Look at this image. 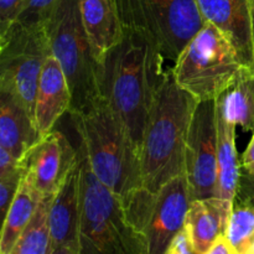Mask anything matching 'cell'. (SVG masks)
<instances>
[{"label":"cell","instance_id":"1","mask_svg":"<svg viewBox=\"0 0 254 254\" xmlns=\"http://www.w3.org/2000/svg\"><path fill=\"white\" fill-rule=\"evenodd\" d=\"M165 60L151 40L124 29L123 40L103 64V98L123 122L139 153L149 112L165 76Z\"/></svg>","mask_w":254,"mask_h":254},{"label":"cell","instance_id":"2","mask_svg":"<svg viewBox=\"0 0 254 254\" xmlns=\"http://www.w3.org/2000/svg\"><path fill=\"white\" fill-rule=\"evenodd\" d=\"M198 101L181 88L168 68L153 102L140 146L141 186L158 191L185 174L189 129Z\"/></svg>","mask_w":254,"mask_h":254},{"label":"cell","instance_id":"3","mask_svg":"<svg viewBox=\"0 0 254 254\" xmlns=\"http://www.w3.org/2000/svg\"><path fill=\"white\" fill-rule=\"evenodd\" d=\"M69 116L82 151L104 185L123 198L141 185L140 153L103 97Z\"/></svg>","mask_w":254,"mask_h":254},{"label":"cell","instance_id":"4","mask_svg":"<svg viewBox=\"0 0 254 254\" xmlns=\"http://www.w3.org/2000/svg\"><path fill=\"white\" fill-rule=\"evenodd\" d=\"M81 254H149L143 236L131 226L123 197L104 185L79 148Z\"/></svg>","mask_w":254,"mask_h":254},{"label":"cell","instance_id":"5","mask_svg":"<svg viewBox=\"0 0 254 254\" xmlns=\"http://www.w3.org/2000/svg\"><path fill=\"white\" fill-rule=\"evenodd\" d=\"M45 27L51 54L64 68L71 89L69 112L86 108L102 98L103 64L94 55L84 30L81 0H59Z\"/></svg>","mask_w":254,"mask_h":254},{"label":"cell","instance_id":"6","mask_svg":"<svg viewBox=\"0 0 254 254\" xmlns=\"http://www.w3.org/2000/svg\"><path fill=\"white\" fill-rule=\"evenodd\" d=\"M174 62L175 81L198 102L217 99L246 66L231 37L211 22H206Z\"/></svg>","mask_w":254,"mask_h":254},{"label":"cell","instance_id":"7","mask_svg":"<svg viewBox=\"0 0 254 254\" xmlns=\"http://www.w3.org/2000/svg\"><path fill=\"white\" fill-rule=\"evenodd\" d=\"M124 29L154 42L166 60L175 61L181 50L205 26L195 0H114Z\"/></svg>","mask_w":254,"mask_h":254},{"label":"cell","instance_id":"8","mask_svg":"<svg viewBox=\"0 0 254 254\" xmlns=\"http://www.w3.org/2000/svg\"><path fill=\"white\" fill-rule=\"evenodd\" d=\"M123 200L129 222L146 241L149 254H165L174 236L185 226L192 202L185 174L155 192L138 186Z\"/></svg>","mask_w":254,"mask_h":254},{"label":"cell","instance_id":"9","mask_svg":"<svg viewBox=\"0 0 254 254\" xmlns=\"http://www.w3.org/2000/svg\"><path fill=\"white\" fill-rule=\"evenodd\" d=\"M49 55L45 24L16 21L0 36V91L10 92L32 118L40 74Z\"/></svg>","mask_w":254,"mask_h":254},{"label":"cell","instance_id":"10","mask_svg":"<svg viewBox=\"0 0 254 254\" xmlns=\"http://www.w3.org/2000/svg\"><path fill=\"white\" fill-rule=\"evenodd\" d=\"M216 99L198 102L186 139L185 175L192 200L217 195Z\"/></svg>","mask_w":254,"mask_h":254},{"label":"cell","instance_id":"11","mask_svg":"<svg viewBox=\"0 0 254 254\" xmlns=\"http://www.w3.org/2000/svg\"><path fill=\"white\" fill-rule=\"evenodd\" d=\"M25 178L44 197L52 196L78 161V151L59 130H51L41 136L24 158Z\"/></svg>","mask_w":254,"mask_h":254},{"label":"cell","instance_id":"12","mask_svg":"<svg viewBox=\"0 0 254 254\" xmlns=\"http://www.w3.org/2000/svg\"><path fill=\"white\" fill-rule=\"evenodd\" d=\"M79 160L55 193L50 207L52 254H81Z\"/></svg>","mask_w":254,"mask_h":254},{"label":"cell","instance_id":"13","mask_svg":"<svg viewBox=\"0 0 254 254\" xmlns=\"http://www.w3.org/2000/svg\"><path fill=\"white\" fill-rule=\"evenodd\" d=\"M72 106V93L64 68L54 55L42 67L35 99L34 121L42 135L54 130L55 124Z\"/></svg>","mask_w":254,"mask_h":254},{"label":"cell","instance_id":"14","mask_svg":"<svg viewBox=\"0 0 254 254\" xmlns=\"http://www.w3.org/2000/svg\"><path fill=\"white\" fill-rule=\"evenodd\" d=\"M206 22L220 27L235 44L246 66L254 71L250 0H195Z\"/></svg>","mask_w":254,"mask_h":254},{"label":"cell","instance_id":"15","mask_svg":"<svg viewBox=\"0 0 254 254\" xmlns=\"http://www.w3.org/2000/svg\"><path fill=\"white\" fill-rule=\"evenodd\" d=\"M233 201L218 196L192 200L185 226L192 240L195 254H207L218 236L226 233Z\"/></svg>","mask_w":254,"mask_h":254},{"label":"cell","instance_id":"16","mask_svg":"<svg viewBox=\"0 0 254 254\" xmlns=\"http://www.w3.org/2000/svg\"><path fill=\"white\" fill-rule=\"evenodd\" d=\"M84 30L102 64L124 37V26L114 0H81Z\"/></svg>","mask_w":254,"mask_h":254},{"label":"cell","instance_id":"17","mask_svg":"<svg viewBox=\"0 0 254 254\" xmlns=\"http://www.w3.org/2000/svg\"><path fill=\"white\" fill-rule=\"evenodd\" d=\"M40 139L31 114L10 92L0 91V146L22 161Z\"/></svg>","mask_w":254,"mask_h":254},{"label":"cell","instance_id":"18","mask_svg":"<svg viewBox=\"0 0 254 254\" xmlns=\"http://www.w3.org/2000/svg\"><path fill=\"white\" fill-rule=\"evenodd\" d=\"M217 123V195L228 201H235L238 183L242 175V161L236 148V126L223 116L216 101Z\"/></svg>","mask_w":254,"mask_h":254},{"label":"cell","instance_id":"19","mask_svg":"<svg viewBox=\"0 0 254 254\" xmlns=\"http://www.w3.org/2000/svg\"><path fill=\"white\" fill-rule=\"evenodd\" d=\"M217 103L226 119L243 130H254V71L242 66L230 87L218 97Z\"/></svg>","mask_w":254,"mask_h":254},{"label":"cell","instance_id":"20","mask_svg":"<svg viewBox=\"0 0 254 254\" xmlns=\"http://www.w3.org/2000/svg\"><path fill=\"white\" fill-rule=\"evenodd\" d=\"M42 196L34 189V186L22 179L21 185L17 190L16 196L12 200L7 213L2 218L1 236H0V253L11 254L17 240L24 232L25 227L31 220L37 205Z\"/></svg>","mask_w":254,"mask_h":254},{"label":"cell","instance_id":"21","mask_svg":"<svg viewBox=\"0 0 254 254\" xmlns=\"http://www.w3.org/2000/svg\"><path fill=\"white\" fill-rule=\"evenodd\" d=\"M54 196L41 198L11 254H52L50 207Z\"/></svg>","mask_w":254,"mask_h":254},{"label":"cell","instance_id":"22","mask_svg":"<svg viewBox=\"0 0 254 254\" xmlns=\"http://www.w3.org/2000/svg\"><path fill=\"white\" fill-rule=\"evenodd\" d=\"M236 254H252L254 245V205L233 201L226 230Z\"/></svg>","mask_w":254,"mask_h":254},{"label":"cell","instance_id":"23","mask_svg":"<svg viewBox=\"0 0 254 254\" xmlns=\"http://www.w3.org/2000/svg\"><path fill=\"white\" fill-rule=\"evenodd\" d=\"M25 174H26V168L24 164L16 170L0 176V215H1V218H4L7 213V210L21 185L22 179L25 178Z\"/></svg>","mask_w":254,"mask_h":254},{"label":"cell","instance_id":"24","mask_svg":"<svg viewBox=\"0 0 254 254\" xmlns=\"http://www.w3.org/2000/svg\"><path fill=\"white\" fill-rule=\"evenodd\" d=\"M59 0H29L17 21L26 24H45Z\"/></svg>","mask_w":254,"mask_h":254},{"label":"cell","instance_id":"25","mask_svg":"<svg viewBox=\"0 0 254 254\" xmlns=\"http://www.w3.org/2000/svg\"><path fill=\"white\" fill-rule=\"evenodd\" d=\"M29 0H0V36L17 21Z\"/></svg>","mask_w":254,"mask_h":254},{"label":"cell","instance_id":"26","mask_svg":"<svg viewBox=\"0 0 254 254\" xmlns=\"http://www.w3.org/2000/svg\"><path fill=\"white\" fill-rule=\"evenodd\" d=\"M165 254H195L192 240L186 226L173 237Z\"/></svg>","mask_w":254,"mask_h":254},{"label":"cell","instance_id":"27","mask_svg":"<svg viewBox=\"0 0 254 254\" xmlns=\"http://www.w3.org/2000/svg\"><path fill=\"white\" fill-rule=\"evenodd\" d=\"M235 201L254 205V173L243 171L238 183Z\"/></svg>","mask_w":254,"mask_h":254},{"label":"cell","instance_id":"28","mask_svg":"<svg viewBox=\"0 0 254 254\" xmlns=\"http://www.w3.org/2000/svg\"><path fill=\"white\" fill-rule=\"evenodd\" d=\"M22 165L24 161H20L7 149L0 146V176L11 173Z\"/></svg>","mask_w":254,"mask_h":254},{"label":"cell","instance_id":"29","mask_svg":"<svg viewBox=\"0 0 254 254\" xmlns=\"http://www.w3.org/2000/svg\"><path fill=\"white\" fill-rule=\"evenodd\" d=\"M207 254H236V253H235V250H233L232 245H231L230 240H228L227 235L223 233V235L218 236V237L216 238V241L212 243L210 250H208Z\"/></svg>","mask_w":254,"mask_h":254},{"label":"cell","instance_id":"30","mask_svg":"<svg viewBox=\"0 0 254 254\" xmlns=\"http://www.w3.org/2000/svg\"><path fill=\"white\" fill-rule=\"evenodd\" d=\"M242 168L247 173H254V130L252 139L242 155Z\"/></svg>","mask_w":254,"mask_h":254},{"label":"cell","instance_id":"31","mask_svg":"<svg viewBox=\"0 0 254 254\" xmlns=\"http://www.w3.org/2000/svg\"><path fill=\"white\" fill-rule=\"evenodd\" d=\"M250 14H251V34H252L253 59H254V0H250Z\"/></svg>","mask_w":254,"mask_h":254},{"label":"cell","instance_id":"32","mask_svg":"<svg viewBox=\"0 0 254 254\" xmlns=\"http://www.w3.org/2000/svg\"><path fill=\"white\" fill-rule=\"evenodd\" d=\"M252 254H254V245H253V250H252Z\"/></svg>","mask_w":254,"mask_h":254}]
</instances>
